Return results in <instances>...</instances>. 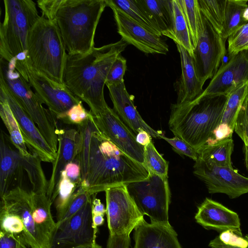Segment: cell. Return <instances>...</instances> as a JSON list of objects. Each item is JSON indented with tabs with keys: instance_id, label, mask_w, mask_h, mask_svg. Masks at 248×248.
<instances>
[{
	"instance_id": "53",
	"label": "cell",
	"mask_w": 248,
	"mask_h": 248,
	"mask_svg": "<svg viewBox=\"0 0 248 248\" xmlns=\"http://www.w3.org/2000/svg\"><path fill=\"white\" fill-rule=\"evenodd\" d=\"M243 141L244 142L245 163L246 168L248 170V138L245 139Z\"/></svg>"
},
{
	"instance_id": "32",
	"label": "cell",
	"mask_w": 248,
	"mask_h": 248,
	"mask_svg": "<svg viewBox=\"0 0 248 248\" xmlns=\"http://www.w3.org/2000/svg\"><path fill=\"white\" fill-rule=\"evenodd\" d=\"M248 0H227L224 21L220 36L226 42L228 38L235 31L246 24L243 13L248 6Z\"/></svg>"
},
{
	"instance_id": "24",
	"label": "cell",
	"mask_w": 248,
	"mask_h": 248,
	"mask_svg": "<svg viewBox=\"0 0 248 248\" xmlns=\"http://www.w3.org/2000/svg\"><path fill=\"white\" fill-rule=\"evenodd\" d=\"M24 170L22 155L9 144L4 133L0 136V195L13 188L14 183L21 178Z\"/></svg>"
},
{
	"instance_id": "11",
	"label": "cell",
	"mask_w": 248,
	"mask_h": 248,
	"mask_svg": "<svg viewBox=\"0 0 248 248\" xmlns=\"http://www.w3.org/2000/svg\"><path fill=\"white\" fill-rule=\"evenodd\" d=\"M106 214L109 235H130L144 219L128 193L126 185L106 189Z\"/></svg>"
},
{
	"instance_id": "1",
	"label": "cell",
	"mask_w": 248,
	"mask_h": 248,
	"mask_svg": "<svg viewBox=\"0 0 248 248\" xmlns=\"http://www.w3.org/2000/svg\"><path fill=\"white\" fill-rule=\"evenodd\" d=\"M128 44L119 41L93 47L84 54H67L63 81L69 90L96 115L108 107L104 95L107 78L117 57Z\"/></svg>"
},
{
	"instance_id": "23",
	"label": "cell",
	"mask_w": 248,
	"mask_h": 248,
	"mask_svg": "<svg viewBox=\"0 0 248 248\" xmlns=\"http://www.w3.org/2000/svg\"><path fill=\"white\" fill-rule=\"evenodd\" d=\"M181 60L182 73L176 82V104L190 102L203 92V84L199 79L192 56L181 46L176 44Z\"/></svg>"
},
{
	"instance_id": "18",
	"label": "cell",
	"mask_w": 248,
	"mask_h": 248,
	"mask_svg": "<svg viewBox=\"0 0 248 248\" xmlns=\"http://www.w3.org/2000/svg\"><path fill=\"white\" fill-rule=\"evenodd\" d=\"M248 82V50L229 58L211 79L199 96H228Z\"/></svg>"
},
{
	"instance_id": "37",
	"label": "cell",
	"mask_w": 248,
	"mask_h": 248,
	"mask_svg": "<svg viewBox=\"0 0 248 248\" xmlns=\"http://www.w3.org/2000/svg\"><path fill=\"white\" fill-rule=\"evenodd\" d=\"M203 16L220 35L224 21L227 0H198Z\"/></svg>"
},
{
	"instance_id": "14",
	"label": "cell",
	"mask_w": 248,
	"mask_h": 248,
	"mask_svg": "<svg viewBox=\"0 0 248 248\" xmlns=\"http://www.w3.org/2000/svg\"><path fill=\"white\" fill-rule=\"evenodd\" d=\"M93 116L102 133L122 151L144 165V146L138 143L136 136L113 109L108 106L99 114Z\"/></svg>"
},
{
	"instance_id": "20",
	"label": "cell",
	"mask_w": 248,
	"mask_h": 248,
	"mask_svg": "<svg viewBox=\"0 0 248 248\" xmlns=\"http://www.w3.org/2000/svg\"><path fill=\"white\" fill-rule=\"evenodd\" d=\"M195 219L206 229L220 232L229 230L243 236L237 214L210 199L206 198L198 207Z\"/></svg>"
},
{
	"instance_id": "47",
	"label": "cell",
	"mask_w": 248,
	"mask_h": 248,
	"mask_svg": "<svg viewBox=\"0 0 248 248\" xmlns=\"http://www.w3.org/2000/svg\"><path fill=\"white\" fill-rule=\"evenodd\" d=\"M63 171L66 176L72 182L80 186L81 182L80 168L76 161L68 163L64 168Z\"/></svg>"
},
{
	"instance_id": "35",
	"label": "cell",
	"mask_w": 248,
	"mask_h": 248,
	"mask_svg": "<svg viewBox=\"0 0 248 248\" xmlns=\"http://www.w3.org/2000/svg\"><path fill=\"white\" fill-rule=\"evenodd\" d=\"M190 31L194 49L204 30L203 16L198 0H178Z\"/></svg>"
},
{
	"instance_id": "45",
	"label": "cell",
	"mask_w": 248,
	"mask_h": 248,
	"mask_svg": "<svg viewBox=\"0 0 248 248\" xmlns=\"http://www.w3.org/2000/svg\"><path fill=\"white\" fill-rule=\"evenodd\" d=\"M218 238L224 244L239 248H248V235L240 236L228 230L220 233Z\"/></svg>"
},
{
	"instance_id": "22",
	"label": "cell",
	"mask_w": 248,
	"mask_h": 248,
	"mask_svg": "<svg viewBox=\"0 0 248 248\" xmlns=\"http://www.w3.org/2000/svg\"><path fill=\"white\" fill-rule=\"evenodd\" d=\"M133 248H182L171 225L141 222L134 229Z\"/></svg>"
},
{
	"instance_id": "39",
	"label": "cell",
	"mask_w": 248,
	"mask_h": 248,
	"mask_svg": "<svg viewBox=\"0 0 248 248\" xmlns=\"http://www.w3.org/2000/svg\"><path fill=\"white\" fill-rule=\"evenodd\" d=\"M227 41L230 58L248 50V22L230 35Z\"/></svg>"
},
{
	"instance_id": "50",
	"label": "cell",
	"mask_w": 248,
	"mask_h": 248,
	"mask_svg": "<svg viewBox=\"0 0 248 248\" xmlns=\"http://www.w3.org/2000/svg\"><path fill=\"white\" fill-rule=\"evenodd\" d=\"M151 137L148 133L143 130L139 131L136 136L138 143L144 147L152 141Z\"/></svg>"
},
{
	"instance_id": "30",
	"label": "cell",
	"mask_w": 248,
	"mask_h": 248,
	"mask_svg": "<svg viewBox=\"0 0 248 248\" xmlns=\"http://www.w3.org/2000/svg\"><path fill=\"white\" fill-rule=\"evenodd\" d=\"M98 129L91 112L89 111L88 118L83 123L78 125V130L80 135L78 155L75 161L79 164L81 171V182L80 186L84 185L88 173L89 155L92 135Z\"/></svg>"
},
{
	"instance_id": "27",
	"label": "cell",
	"mask_w": 248,
	"mask_h": 248,
	"mask_svg": "<svg viewBox=\"0 0 248 248\" xmlns=\"http://www.w3.org/2000/svg\"><path fill=\"white\" fill-rule=\"evenodd\" d=\"M171 26L166 36L184 47L192 56L194 47L190 31L178 0H170Z\"/></svg>"
},
{
	"instance_id": "16",
	"label": "cell",
	"mask_w": 248,
	"mask_h": 248,
	"mask_svg": "<svg viewBox=\"0 0 248 248\" xmlns=\"http://www.w3.org/2000/svg\"><path fill=\"white\" fill-rule=\"evenodd\" d=\"M0 93L6 99L18 124L27 147L31 150L32 154L38 155L42 161L52 163L56 154L49 146L35 123L0 79Z\"/></svg>"
},
{
	"instance_id": "29",
	"label": "cell",
	"mask_w": 248,
	"mask_h": 248,
	"mask_svg": "<svg viewBox=\"0 0 248 248\" xmlns=\"http://www.w3.org/2000/svg\"><path fill=\"white\" fill-rule=\"evenodd\" d=\"M156 30L165 36L171 26L170 0H137Z\"/></svg>"
},
{
	"instance_id": "7",
	"label": "cell",
	"mask_w": 248,
	"mask_h": 248,
	"mask_svg": "<svg viewBox=\"0 0 248 248\" xmlns=\"http://www.w3.org/2000/svg\"><path fill=\"white\" fill-rule=\"evenodd\" d=\"M5 15L0 25V58L10 62L27 53L30 31L40 16L31 0H4Z\"/></svg>"
},
{
	"instance_id": "8",
	"label": "cell",
	"mask_w": 248,
	"mask_h": 248,
	"mask_svg": "<svg viewBox=\"0 0 248 248\" xmlns=\"http://www.w3.org/2000/svg\"><path fill=\"white\" fill-rule=\"evenodd\" d=\"M0 79L7 86L19 104L35 123L53 152L56 154L59 129L56 118L45 108L31 89L30 84L16 69L12 61L8 62L0 58Z\"/></svg>"
},
{
	"instance_id": "6",
	"label": "cell",
	"mask_w": 248,
	"mask_h": 248,
	"mask_svg": "<svg viewBox=\"0 0 248 248\" xmlns=\"http://www.w3.org/2000/svg\"><path fill=\"white\" fill-rule=\"evenodd\" d=\"M0 198V231L28 248H49L34 221L31 192L17 186Z\"/></svg>"
},
{
	"instance_id": "9",
	"label": "cell",
	"mask_w": 248,
	"mask_h": 248,
	"mask_svg": "<svg viewBox=\"0 0 248 248\" xmlns=\"http://www.w3.org/2000/svg\"><path fill=\"white\" fill-rule=\"evenodd\" d=\"M168 178L149 173L147 178L126 186L138 209L150 218L151 223L170 225L169 219L170 193Z\"/></svg>"
},
{
	"instance_id": "57",
	"label": "cell",
	"mask_w": 248,
	"mask_h": 248,
	"mask_svg": "<svg viewBox=\"0 0 248 248\" xmlns=\"http://www.w3.org/2000/svg\"></svg>"
},
{
	"instance_id": "2",
	"label": "cell",
	"mask_w": 248,
	"mask_h": 248,
	"mask_svg": "<svg viewBox=\"0 0 248 248\" xmlns=\"http://www.w3.org/2000/svg\"><path fill=\"white\" fill-rule=\"evenodd\" d=\"M149 172L141 163L127 155L98 129L91 137L89 166L84 185L91 195L121 185L144 180Z\"/></svg>"
},
{
	"instance_id": "51",
	"label": "cell",
	"mask_w": 248,
	"mask_h": 248,
	"mask_svg": "<svg viewBox=\"0 0 248 248\" xmlns=\"http://www.w3.org/2000/svg\"><path fill=\"white\" fill-rule=\"evenodd\" d=\"M104 216L103 215H92V227L96 236H97L98 227L102 225L104 222Z\"/></svg>"
},
{
	"instance_id": "46",
	"label": "cell",
	"mask_w": 248,
	"mask_h": 248,
	"mask_svg": "<svg viewBox=\"0 0 248 248\" xmlns=\"http://www.w3.org/2000/svg\"><path fill=\"white\" fill-rule=\"evenodd\" d=\"M62 0H38L37 3L41 10L42 16L55 21V16Z\"/></svg>"
},
{
	"instance_id": "40",
	"label": "cell",
	"mask_w": 248,
	"mask_h": 248,
	"mask_svg": "<svg viewBox=\"0 0 248 248\" xmlns=\"http://www.w3.org/2000/svg\"><path fill=\"white\" fill-rule=\"evenodd\" d=\"M92 196L86 189L79 186L72 197L64 216L59 222H57V227L80 210Z\"/></svg>"
},
{
	"instance_id": "21",
	"label": "cell",
	"mask_w": 248,
	"mask_h": 248,
	"mask_svg": "<svg viewBox=\"0 0 248 248\" xmlns=\"http://www.w3.org/2000/svg\"><path fill=\"white\" fill-rule=\"evenodd\" d=\"M58 144L55 159L52 163L51 176L48 181L46 196L51 200L55 194L62 172L69 163L76 160L78 155L80 135L73 128L59 130Z\"/></svg>"
},
{
	"instance_id": "4",
	"label": "cell",
	"mask_w": 248,
	"mask_h": 248,
	"mask_svg": "<svg viewBox=\"0 0 248 248\" xmlns=\"http://www.w3.org/2000/svg\"><path fill=\"white\" fill-rule=\"evenodd\" d=\"M107 6L105 0H62L55 20L67 54H84L94 47L97 26Z\"/></svg>"
},
{
	"instance_id": "17",
	"label": "cell",
	"mask_w": 248,
	"mask_h": 248,
	"mask_svg": "<svg viewBox=\"0 0 248 248\" xmlns=\"http://www.w3.org/2000/svg\"><path fill=\"white\" fill-rule=\"evenodd\" d=\"M108 6L113 11L118 33L128 45H133L146 54H166L168 52V45L161 36L144 28L117 8Z\"/></svg>"
},
{
	"instance_id": "55",
	"label": "cell",
	"mask_w": 248,
	"mask_h": 248,
	"mask_svg": "<svg viewBox=\"0 0 248 248\" xmlns=\"http://www.w3.org/2000/svg\"><path fill=\"white\" fill-rule=\"evenodd\" d=\"M243 18L246 22H248V6L243 12Z\"/></svg>"
},
{
	"instance_id": "38",
	"label": "cell",
	"mask_w": 248,
	"mask_h": 248,
	"mask_svg": "<svg viewBox=\"0 0 248 248\" xmlns=\"http://www.w3.org/2000/svg\"><path fill=\"white\" fill-rule=\"evenodd\" d=\"M144 165L149 173L168 177V162L157 152L152 141L144 147Z\"/></svg>"
},
{
	"instance_id": "28",
	"label": "cell",
	"mask_w": 248,
	"mask_h": 248,
	"mask_svg": "<svg viewBox=\"0 0 248 248\" xmlns=\"http://www.w3.org/2000/svg\"><path fill=\"white\" fill-rule=\"evenodd\" d=\"M234 147L232 138L207 144L198 150V158L219 167L233 168L231 155Z\"/></svg>"
},
{
	"instance_id": "56",
	"label": "cell",
	"mask_w": 248,
	"mask_h": 248,
	"mask_svg": "<svg viewBox=\"0 0 248 248\" xmlns=\"http://www.w3.org/2000/svg\"><path fill=\"white\" fill-rule=\"evenodd\" d=\"M16 248H29L26 246L18 242Z\"/></svg>"
},
{
	"instance_id": "48",
	"label": "cell",
	"mask_w": 248,
	"mask_h": 248,
	"mask_svg": "<svg viewBox=\"0 0 248 248\" xmlns=\"http://www.w3.org/2000/svg\"><path fill=\"white\" fill-rule=\"evenodd\" d=\"M18 242L12 236L0 231V248H16Z\"/></svg>"
},
{
	"instance_id": "43",
	"label": "cell",
	"mask_w": 248,
	"mask_h": 248,
	"mask_svg": "<svg viewBox=\"0 0 248 248\" xmlns=\"http://www.w3.org/2000/svg\"><path fill=\"white\" fill-rule=\"evenodd\" d=\"M234 131L242 140L248 138V95L237 115Z\"/></svg>"
},
{
	"instance_id": "49",
	"label": "cell",
	"mask_w": 248,
	"mask_h": 248,
	"mask_svg": "<svg viewBox=\"0 0 248 248\" xmlns=\"http://www.w3.org/2000/svg\"><path fill=\"white\" fill-rule=\"evenodd\" d=\"M96 194L92 196V215H103L106 214V208L100 199L96 198Z\"/></svg>"
},
{
	"instance_id": "5",
	"label": "cell",
	"mask_w": 248,
	"mask_h": 248,
	"mask_svg": "<svg viewBox=\"0 0 248 248\" xmlns=\"http://www.w3.org/2000/svg\"><path fill=\"white\" fill-rule=\"evenodd\" d=\"M66 51L56 22L40 16L28 35L27 61L39 73L54 81L64 83Z\"/></svg>"
},
{
	"instance_id": "34",
	"label": "cell",
	"mask_w": 248,
	"mask_h": 248,
	"mask_svg": "<svg viewBox=\"0 0 248 248\" xmlns=\"http://www.w3.org/2000/svg\"><path fill=\"white\" fill-rule=\"evenodd\" d=\"M107 6L112 5L150 31L162 36L137 0H105Z\"/></svg>"
},
{
	"instance_id": "33",
	"label": "cell",
	"mask_w": 248,
	"mask_h": 248,
	"mask_svg": "<svg viewBox=\"0 0 248 248\" xmlns=\"http://www.w3.org/2000/svg\"><path fill=\"white\" fill-rule=\"evenodd\" d=\"M41 161L38 155L32 153L22 156L23 168L27 172L32 185L31 190L36 193L46 195L48 181L42 169Z\"/></svg>"
},
{
	"instance_id": "42",
	"label": "cell",
	"mask_w": 248,
	"mask_h": 248,
	"mask_svg": "<svg viewBox=\"0 0 248 248\" xmlns=\"http://www.w3.org/2000/svg\"><path fill=\"white\" fill-rule=\"evenodd\" d=\"M89 111L84 108L82 101L71 107L61 120L68 124L79 125L89 117Z\"/></svg>"
},
{
	"instance_id": "36",
	"label": "cell",
	"mask_w": 248,
	"mask_h": 248,
	"mask_svg": "<svg viewBox=\"0 0 248 248\" xmlns=\"http://www.w3.org/2000/svg\"><path fill=\"white\" fill-rule=\"evenodd\" d=\"M78 187L63 170L56 191L51 198L56 211V222H59L64 216L72 197Z\"/></svg>"
},
{
	"instance_id": "41",
	"label": "cell",
	"mask_w": 248,
	"mask_h": 248,
	"mask_svg": "<svg viewBox=\"0 0 248 248\" xmlns=\"http://www.w3.org/2000/svg\"><path fill=\"white\" fill-rule=\"evenodd\" d=\"M126 70V60L121 54L113 63L108 72L106 85L120 84L124 82V76Z\"/></svg>"
},
{
	"instance_id": "13",
	"label": "cell",
	"mask_w": 248,
	"mask_h": 248,
	"mask_svg": "<svg viewBox=\"0 0 248 248\" xmlns=\"http://www.w3.org/2000/svg\"><path fill=\"white\" fill-rule=\"evenodd\" d=\"M193 173L205 184L211 194L220 193L231 199L248 193V177L233 168L219 167L197 158Z\"/></svg>"
},
{
	"instance_id": "10",
	"label": "cell",
	"mask_w": 248,
	"mask_h": 248,
	"mask_svg": "<svg viewBox=\"0 0 248 248\" xmlns=\"http://www.w3.org/2000/svg\"><path fill=\"white\" fill-rule=\"evenodd\" d=\"M12 61L41 102L47 106L57 119L61 120L71 107L81 101L64 83L54 81L34 69L27 61L26 56Z\"/></svg>"
},
{
	"instance_id": "52",
	"label": "cell",
	"mask_w": 248,
	"mask_h": 248,
	"mask_svg": "<svg viewBox=\"0 0 248 248\" xmlns=\"http://www.w3.org/2000/svg\"><path fill=\"white\" fill-rule=\"evenodd\" d=\"M209 246L211 248H239L223 243L219 240L218 236H217L214 239L211 241L209 244Z\"/></svg>"
},
{
	"instance_id": "3",
	"label": "cell",
	"mask_w": 248,
	"mask_h": 248,
	"mask_svg": "<svg viewBox=\"0 0 248 248\" xmlns=\"http://www.w3.org/2000/svg\"><path fill=\"white\" fill-rule=\"evenodd\" d=\"M228 96H199L194 100L171 106L169 127L197 151L214 140Z\"/></svg>"
},
{
	"instance_id": "25",
	"label": "cell",
	"mask_w": 248,
	"mask_h": 248,
	"mask_svg": "<svg viewBox=\"0 0 248 248\" xmlns=\"http://www.w3.org/2000/svg\"><path fill=\"white\" fill-rule=\"evenodd\" d=\"M32 216L36 226L49 248L57 230V222L53 219L51 207L53 203L46 194L30 191Z\"/></svg>"
},
{
	"instance_id": "44",
	"label": "cell",
	"mask_w": 248,
	"mask_h": 248,
	"mask_svg": "<svg viewBox=\"0 0 248 248\" xmlns=\"http://www.w3.org/2000/svg\"><path fill=\"white\" fill-rule=\"evenodd\" d=\"M161 138L167 141L178 154L187 156L195 161L197 159V150L184 140L176 137L169 138L164 135H162Z\"/></svg>"
},
{
	"instance_id": "19",
	"label": "cell",
	"mask_w": 248,
	"mask_h": 248,
	"mask_svg": "<svg viewBox=\"0 0 248 248\" xmlns=\"http://www.w3.org/2000/svg\"><path fill=\"white\" fill-rule=\"evenodd\" d=\"M113 105V110L122 121L137 135L141 130L152 137L161 138V132L151 127L142 119L134 103V96L129 94L124 82L107 86Z\"/></svg>"
},
{
	"instance_id": "54",
	"label": "cell",
	"mask_w": 248,
	"mask_h": 248,
	"mask_svg": "<svg viewBox=\"0 0 248 248\" xmlns=\"http://www.w3.org/2000/svg\"><path fill=\"white\" fill-rule=\"evenodd\" d=\"M71 248H102V247L98 244L96 242L91 244H85L72 247Z\"/></svg>"
},
{
	"instance_id": "26",
	"label": "cell",
	"mask_w": 248,
	"mask_h": 248,
	"mask_svg": "<svg viewBox=\"0 0 248 248\" xmlns=\"http://www.w3.org/2000/svg\"><path fill=\"white\" fill-rule=\"evenodd\" d=\"M248 82L228 95L221 123L214 133L213 143L232 138L235 121L243 103L248 95Z\"/></svg>"
},
{
	"instance_id": "15",
	"label": "cell",
	"mask_w": 248,
	"mask_h": 248,
	"mask_svg": "<svg viewBox=\"0 0 248 248\" xmlns=\"http://www.w3.org/2000/svg\"><path fill=\"white\" fill-rule=\"evenodd\" d=\"M92 227V197L70 219L57 227L50 248H71L96 242Z\"/></svg>"
},
{
	"instance_id": "12",
	"label": "cell",
	"mask_w": 248,
	"mask_h": 248,
	"mask_svg": "<svg viewBox=\"0 0 248 248\" xmlns=\"http://www.w3.org/2000/svg\"><path fill=\"white\" fill-rule=\"evenodd\" d=\"M203 23L204 30L199 37L192 57L198 77L204 85L218 70L226 47L225 42L204 16Z\"/></svg>"
},
{
	"instance_id": "31",
	"label": "cell",
	"mask_w": 248,
	"mask_h": 248,
	"mask_svg": "<svg viewBox=\"0 0 248 248\" xmlns=\"http://www.w3.org/2000/svg\"><path fill=\"white\" fill-rule=\"evenodd\" d=\"M0 116L10 136L11 143L23 156L30 153L23 139L18 124L4 96L0 93Z\"/></svg>"
}]
</instances>
